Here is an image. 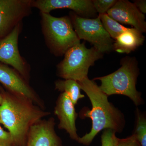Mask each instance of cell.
<instances>
[{
    "mask_svg": "<svg viewBox=\"0 0 146 146\" xmlns=\"http://www.w3.org/2000/svg\"><path fill=\"white\" fill-rule=\"evenodd\" d=\"M0 105V123L9 131L14 146H25L33 125L50 115L25 97L3 91Z\"/></svg>",
    "mask_w": 146,
    "mask_h": 146,
    "instance_id": "cell-1",
    "label": "cell"
},
{
    "mask_svg": "<svg viewBox=\"0 0 146 146\" xmlns=\"http://www.w3.org/2000/svg\"><path fill=\"white\" fill-rule=\"evenodd\" d=\"M81 90L89 98L92 104L91 110L83 109L80 113L82 118H91L92 121L90 132L82 137H79L77 142L89 146L100 131L110 129L121 133L125 126L124 116L118 108L108 100V96L102 91L94 80L88 77L78 82Z\"/></svg>",
    "mask_w": 146,
    "mask_h": 146,
    "instance_id": "cell-2",
    "label": "cell"
},
{
    "mask_svg": "<svg viewBox=\"0 0 146 146\" xmlns=\"http://www.w3.org/2000/svg\"><path fill=\"white\" fill-rule=\"evenodd\" d=\"M121 68L107 76L96 78L100 80L99 88L109 96L119 94L126 96L133 101L136 106L143 103L141 94L136 90V84L139 74L138 63L135 58L127 57L121 61Z\"/></svg>",
    "mask_w": 146,
    "mask_h": 146,
    "instance_id": "cell-3",
    "label": "cell"
},
{
    "mask_svg": "<svg viewBox=\"0 0 146 146\" xmlns=\"http://www.w3.org/2000/svg\"><path fill=\"white\" fill-rule=\"evenodd\" d=\"M43 33L47 43L55 54L62 55L74 46L80 43L72 21L68 16L54 17L41 13Z\"/></svg>",
    "mask_w": 146,
    "mask_h": 146,
    "instance_id": "cell-4",
    "label": "cell"
},
{
    "mask_svg": "<svg viewBox=\"0 0 146 146\" xmlns=\"http://www.w3.org/2000/svg\"><path fill=\"white\" fill-rule=\"evenodd\" d=\"M102 56L94 47L88 48L84 43H80L65 53L64 59L58 65V74L65 80L81 81L88 77L90 67Z\"/></svg>",
    "mask_w": 146,
    "mask_h": 146,
    "instance_id": "cell-5",
    "label": "cell"
},
{
    "mask_svg": "<svg viewBox=\"0 0 146 146\" xmlns=\"http://www.w3.org/2000/svg\"><path fill=\"white\" fill-rule=\"evenodd\" d=\"M71 20L80 40L89 42L102 54L113 50L114 42L105 29L99 15L97 18L91 19L82 18L73 13Z\"/></svg>",
    "mask_w": 146,
    "mask_h": 146,
    "instance_id": "cell-6",
    "label": "cell"
},
{
    "mask_svg": "<svg viewBox=\"0 0 146 146\" xmlns=\"http://www.w3.org/2000/svg\"><path fill=\"white\" fill-rule=\"evenodd\" d=\"M31 0H0V37L5 36L31 11Z\"/></svg>",
    "mask_w": 146,
    "mask_h": 146,
    "instance_id": "cell-7",
    "label": "cell"
},
{
    "mask_svg": "<svg viewBox=\"0 0 146 146\" xmlns=\"http://www.w3.org/2000/svg\"><path fill=\"white\" fill-rule=\"evenodd\" d=\"M0 82L9 92L25 97L44 109V104L42 100L29 85L26 80L15 70L0 64Z\"/></svg>",
    "mask_w": 146,
    "mask_h": 146,
    "instance_id": "cell-8",
    "label": "cell"
},
{
    "mask_svg": "<svg viewBox=\"0 0 146 146\" xmlns=\"http://www.w3.org/2000/svg\"><path fill=\"white\" fill-rule=\"evenodd\" d=\"M20 29V24L0 41V62L13 67L27 80L28 72L26 63L21 57L18 48Z\"/></svg>",
    "mask_w": 146,
    "mask_h": 146,
    "instance_id": "cell-9",
    "label": "cell"
},
{
    "mask_svg": "<svg viewBox=\"0 0 146 146\" xmlns=\"http://www.w3.org/2000/svg\"><path fill=\"white\" fill-rule=\"evenodd\" d=\"M32 7L39 9L41 13H50L59 9H69L82 18L95 17L97 12L91 0H37L32 1Z\"/></svg>",
    "mask_w": 146,
    "mask_h": 146,
    "instance_id": "cell-10",
    "label": "cell"
},
{
    "mask_svg": "<svg viewBox=\"0 0 146 146\" xmlns=\"http://www.w3.org/2000/svg\"><path fill=\"white\" fill-rule=\"evenodd\" d=\"M106 13L119 23L132 26L142 33L146 32L145 15L138 10L133 3L129 1H117Z\"/></svg>",
    "mask_w": 146,
    "mask_h": 146,
    "instance_id": "cell-11",
    "label": "cell"
},
{
    "mask_svg": "<svg viewBox=\"0 0 146 146\" xmlns=\"http://www.w3.org/2000/svg\"><path fill=\"white\" fill-rule=\"evenodd\" d=\"M54 118L42 119L29 131L25 146H63L62 141L55 131Z\"/></svg>",
    "mask_w": 146,
    "mask_h": 146,
    "instance_id": "cell-12",
    "label": "cell"
},
{
    "mask_svg": "<svg viewBox=\"0 0 146 146\" xmlns=\"http://www.w3.org/2000/svg\"><path fill=\"white\" fill-rule=\"evenodd\" d=\"M68 94L63 92L56 101L54 112L59 120L58 128L65 129L71 139L78 141L79 137L77 133L76 121L78 114Z\"/></svg>",
    "mask_w": 146,
    "mask_h": 146,
    "instance_id": "cell-13",
    "label": "cell"
},
{
    "mask_svg": "<svg viewBox=\"0 0 146 146\" xmlns=\"http://www.w3.org/2000/svg\"><path fill=\"white\" fill-rule=\"evenodd\" d=\"M145 37L135 28H127L114 42L113 50L120 53H130L143 44Z\"/></svg>",
    "mask_w": 146,
    "mask_h": 146,
    "instance_id": "cell-14",
    "label": "cell"
},
{
    "mask_svg": "<svg viewBox=\"0 0 146 146\" xmlns=\"http://www.w3.org/2000/svg\"><path fill=\"white\" fill-rule=\"evenodd\" d=\"M55 84L56 89L68 94L74 105L77 104L79 100L85 96L81 94L80 85L75 80L71 79L59 80L56 81Z\"/></svg>",
    "mask_w": 146,
    "mask_h": 146,
    "instance_id": "cell-15",
    "label": "cell"
},
{
    "mask_svg": "<svg viewBox=\"0 0 146 146\" xmlns=\"http://www.w3.org/2000/svg\"><path fill=\"white\" fill-rule=\"evenodd\" d=\"M104 27L112 39H116L127 30V28L120 25L110 18L107 13L99 15Z\"/></svg>",
    "mask_w": 146,
    "mask_h": 146,
    "instance_id": "cell-16",
    "label": "cell"
},
{
    "mask_svg": "<svg viewBox=\"0 0 146 146\" xmlns=\"http://www.w3.org/2000/svg\"><path fill=\"white\" fill-rule=\"evenodd\" d=\"M133 135L141 146H146V119L145 116L138 109L136 111V125Z\"/></svg>",
    "mask_w": 146,
    "mask_h": 146,
    "instance_id": "cell-17",
    "label": "cell"
},
{
    "mask_svg": "<svg viewBox=\"0 0 146 146\" xmlns=\"http://www.w3.org/2000/svg\"><path fill=\"white\" fill-rule=\"evenodd\" d=\"M93 6L97 13L105 14L117 2L116 0H93Z\"/></svg>",
    "mask_w": 146,
    "mask_h": 146,
    "instance_id": "cell-18",
    "label": "cell"
},
{
    "mask_svg": "<svg viewBox=\"0 0 146 146\" xmlns=\"http://www.w3.org/2000/svg\"><path fill=\"white\" fill-rule=\"evenodd\" d=\"M116 133L110 129H104L101 136L102 146H117L118 138Z\"/></svg>",
    "mask_w": 146,
    "mask_h": 146,
    "instance_id": "cell-19",
    "label": "cell"
},
{
    "mask_svg": "<svg viewBox=\"0 0 146 146\" xmlns=\"http://www.w3.org/2000/svg\"><path fill=\"white\" fill-rule=\"evenodd\" d=\"M0 145L14 146L10 133L5 131L0 125Z\"/></svg>",
    "mask_w": 146,
    "mask_h": 146,
    "instance_id": "cell-20",
    "label": "cell"
},
{
    "mask_svg": "<svg viewBox=\"0 0 146 146\" xmlns=\"http://www.w3.org/2000/svg\"><path fill=\"white\" fill-rule=\"evenodd\" d=\"M117 146H141L134 135L125 138H117Z\"/></svg>",
    "mask_w": 146,
    "mask_h": 146,
    "instance_id": "cell-21",
    "label": "cell"
},
{
    "mask_svg": "<svg viewBox=\"0 0 146 146\" xmlns=\"http://www.w3.org/2000/svg\"><path fill=\"white\" fill-rule=\"evenodd\" d=\"M140 11L145 14L146 13V1L145 0H137L133 3Z\"/></svg>",
    "mask_w": 146,
    "mask_h": 146,
    "instance_id": "cell-22",
    "label": "cell"
},
{
    "mask_svg": "<svg viewBox=\"0 0 146 146\" xmlns=\"http://www.w3.org/2000/svg\"><path fill=\"white\" fill-rule=\"evenodd\" d=\"M3 101V98L1 94L0 93V105L1 104Z\"/></svg>",
    "mask_w": 146,
    "mask_h": 146,
    "instance_id": "cell-23",
    "label": "cell"
},
{
    "mask_svg": "<svg viewBox=\"0 0 146 146\" xmlns=\"http://www.w3.org/2000/svg\"><path fill=\"white\" fill-rule=\"evenodd\" d=\"M0 146H2V145H0Z\"/></svg>",
    "mask_w": 146,
    "mask_h": 146,
    "instance_id": "cell-24",
    "label": "cell"
}]
</instances>
